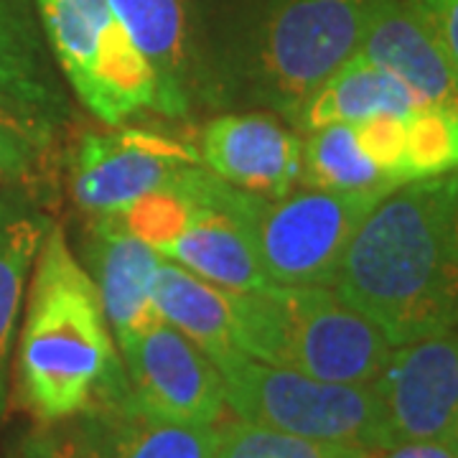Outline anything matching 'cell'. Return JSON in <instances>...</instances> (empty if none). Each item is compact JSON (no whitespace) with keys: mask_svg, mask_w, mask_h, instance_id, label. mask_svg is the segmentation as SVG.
<instances>
[{"mask_svg":"<svg viewBox=\"0 0 458 458\" xmlns=\"http://www.w3.org/2000/svg\"><path fill=\"white\" fill-rule=\"evenodd\" d=\"M393 346L458 328V171L400 183L352 237L331 285Z\"/></svg>","mask_w":458,"mask_h":458,"instance_id":"cell-1","label":"cell"},{"mask_svg":"<svg viewBox=\"0 0 458 458\" xmlns=\"http://www.w3.org/2000/svg\"><path fill=\"white\" fill-rule=\"evenodd\" d=\"M16 379L23 408L44 426L131 400L128 372L98 285L56 225L33 262Z\"/></svg>","mask_w":458,"mask_h":458,"instance_id":"cell-2","label":"cell"},{"mask_svg":"<svg viewBox=\"0 0 458 458\" xmlns=\"http://www.w3.org/2000/svg\"><path fill=\"white\" fill-rule=\"evenodd\" d=\"M367 0H262L197 54L199 99L298 123L311 95L361 44Z\"/></svg>","mask_w":458,"mask_h":458,"instance_id":"cell-3","label":"cell"},{"mask_svg":"<svg viewBox=\"0 0 458 458\" xmlns=\"http://www.w3.org/2000/svg\"><path fill=\"white\" fill-rule=\"evenodd\" d=\"M232 313L240 352L316 379L372 385L393 354L385 334L324 285L232 291Z\"/></svg>","mask_w":458,"mask_h":458,"instance_id":"cell-4","label":"cell"},{"mask_svg":"<svg viewBox=\"0 0 458 458\" xmlns=\"http://www.w3.org/2000/svg\"><path fill=\"white\" fill-rule=\"evenodd\" d=\"M227 405L237 418L303 438L387 448L385 415L372 385H342L265 364L229 346L214 354Z\"/></svg>","mask_w":458,"mask_h":458,"instance_id":"cell-5","label":"cell"},{"mask_svg":"<svg viewBox=\"0 0 458 458\" xmlns=\"http://www.w3.org/2000/svg\"><path fill=\"white\" fill-rule=\"evenodd\" d=\"M397 186L361 191L311 189L280 199L240 191L237 216L270 283L331 288L352 237Z\"/></svg>","mask_w":458,"mask_h":458,"instance_id":"cell-6","label":"cell"},{"mask_svg":"<svg viewBox=\"0 0 458 458\" xmlns=\"http://www.w3.org/2000/svg\"><path fill=\"white\" fill-rule=\"evenodd\" d=\"M54 62L89 113L105 125L156 110L158 80L117 23L107 0H36Z\"/></svg>","mask_w":458,"mask_h":458,"instance_id":"cell-7","label":"cell"},{"mask_svg":"<svg viewBox=\"0 0 458 458\" xmlns=\"http://www.w3.org/2000/svg\"><path fill=\"white\" fill-rule=\"evenodd\" d=\"M199 164L197 148L117 125V131L84 132L77 140L69 186L77 207L87 214H120Z\"/></svg>","mask_w":458,"mask_h":458,"instance_id":"cell-8","label":"cell"},{"mask_svg":"<svg viewBox=\"0 0 458 458\" xmlns=\"http://www.w3.org/2000/svg\"><path fill=\"white\" fill-rule=\"evenodd\" d=\"M117 349L138 410L183 426H214L225 418L222 372L179 328L161 321Z\"/></svg>","mask_w":458,"mask_h":458,"instance_id":"cell-9","label":"cell"},{"mask_svg":"<svg viewBox=\"0 0 458 458\" xmlns=\"http://www.w3.org/2000/svg\"><path fill=\"white\" fill-rule=\"evenodd\" d=\"M387 445L454 441L458 426V328L393 346L372 382Z\"/></svg>","mask_w":458,"mask_h":458,"instance_id":"cell-10","label":"cell"},{"mask_svg":"<svg viewBox=\"0 0 458 458\" xmlns=\"http://www.w3.org/2000/svg\"><path fill=\"white\" fill-rule=\"evenodd\" d=\"M183 189L189 209L174 240L161 250L165 260L234 293L270 285L237 216L240 189L214 176L204 164L183 174Z\"/></svg>","mask_w":458,"mask_h":458,"instance_id":"cell-11","label":"cell"},{"mask_svg":"<svg viewBox=\"0 0 458 458\" xmlns=\"http://www.w3.org/2000/svg\"><path fill=\"white\" fill-rule=\"evenodd\" d=\"M0 114L49 143L72 120L69 84L54 62L36 0H0Z\"/></svg>","mask_w":458,"mask_h":458,"instance_id":"cell-12","label":"cell"},{"mask_svg":"<svg viewBox=\"0 0 458 458\" xmlns=\"http://www.w3.org/2000/svg\"><path fill=\"white\" fill-rule=\"evenodd\" d=\"M199 148L204 168L250 194L280 199L301 181L303 143L270 114H219L207 123Z\"/></svg>","mask_w":458,"mask_h":458,"instance_id":"cell-13","label":"cell"},{"mask_svg":"<svg viewBox=\"0 0 458 458\" xmlns=\"http://www.w3.org/2000/svg\"><path fill=\"white\" fill-rule=\"evenodd\" d=\"M84 258L117 346L164 321L153 303V278L164 255L132 234L117 214L92 219Z\"/></svg>","mask_w":458,"mask_h":458,"instance_id":"cell-14","label":"cell"},{"mask_svg":"<svg viewBox=\"0 0 458 458\" xmlns=\"http://www.w3.org/2000/svg\"><path fill=\"white\" fill-rule=\"evenodd\" d=\"M360 54L408 87L420 107L458 110V74L403 0H367Z\"/></svg>","mask_w":458,"mask_h":458,"instance_id":"cell-15","label":"cell"},{"mask_svg":"<svg viewBox=\"0 0 458 458\" xmlns=\"http://www.w3.org/2000/svg\"><path fill=\"white\" fill-rule=\"evenodd\" d=\"M117 23L143 51L158 80V113L186 114L199 99L197 33L189 0H107Z\"/></svg>","mask_w":458,"mask_h":458,"instance_id":"cell-16","label":"cell"},{"mask_svg":"<svg viewBox=\"0 0 458 458\" xmlns=\"http://www.w3.org/2000/svg\"><path fill=\"white\" fill-rule=\"evenodd\" d=\"M54 225L21 186L0 191V420L8 410V375L26 283L47 232Z\"/></svg>","mask_w":458,"mask_h":458,"instance_id":"cell-17","label":"cell"},{"mask_svg":"<svg viewBox=\"0 0 458 458\" xmlns=\"http://www.w3.org/2000/svg\"><path fill=\"white\" fill-rule=\"evenodd\" d=\"M420 102L390 72L372 64L360 51L339 66L303 105L295 128L313 132L339 123H361L372 114H410Z\"/></svg>","mask_w":458,"mask_h":458,"instance_id":"cell-18","label":"cell"},{"mask_svg":"<svg viewBox=\"0 0 458 458\" xmlns=\"http://www.w3.org/2000/svg\"><path fill=\"white\" fill-rule=\"evenodd\" d=\"M153 303L165 324L179 328L209 357L232 344V291H225L179 262L161 260L153 278ZM237 349V346H234Z\"/></svg>","mask_w":458,"mask_h":458,"instance_id":"cell-19","label":"cell"},{"mask_svg":"<svg viewBox=\"0 0 458 458\" xmlns=\"http://www.w3.org/2000/svg\"><path fill=\"white\" fill-rule=\"evenodd\" d=\"M105 458H212L214 426H183L148 415L131 400L89 412Z\"/></svg>","mask_w":458,"mask_h":458,"instance_id":"cell-20","label":"cell"},{"mask_svg":"<svg viewBox=\"0 0 458 458\" xmlns=\"http://www.w3.org/2000/svg\"><path fill=\"white\" fill-rule=\"evenodd\" d=\"M311 189L328 191H361L377 186H394L382 176L357 140L349 123L327 125L311 132L301 148V181Z\"/></svg>","mask_w":458,"mask_h":458,"instance_id":"cell-21","label":"cell"},{"mask_svg":"<svg viewBox=\"0 0 458 458\" xmlns=\"http://www.w3.org/2000/svg\"><path fill=\"white\" fill-rule=\"evenodd\" d=\"M367 454L352 443L303 438L242 418L214 423L212 458H367Z\"/></svg>","mask_w":458,"mask_h":458,"instance_id":"cell-22","label":"cell"},{"mask_svg":"<svg viewBox=\"0 0 458 458\" xmlns=\"http://www.w3.org/2000/svg\"><path fill=\"white\" fill-rule=\"evenodd\" d=\"M458 171V110L418 107L405 114L400 183Z\"/></svg>","mask_w":458,"mask_h":458,"instance_id":"cell-23","label":"cell"},{"mask_svg":"<svg viewBox=\"0 0 458 458\" xmlns=\"http://www.w3.org/2000/svg\"><path fill=\"white\" fill-rule=\"evenodd\" d=\"M5 458H105L99 430L89 412L72 420L36 428Z\"/></svg>","mask_w":458,"mask_h":458,"instance_id":"cell-24","label":"cell"},{"mask_svg":"<svg viewBox=\"0 0 458 458\" xmlns=\"http://www.w3.org/2000/svg\"><path fill=\"white\" fill-rule=\"evenodd\" d=\"M357 140L367 158L382 171V176L400 186V165L405 156V117L382 113L354 123Z\"/></svg>","mask_w":458,"mask_h":458,"instance_id":"cell-25","label":"cell"},{"mask_svg":"<svg viewBox=\"0 0 458 458\" xmlns=\"http://www.w3.org/2000/svg\"><path fill=\"white\" fill-rule=\"evenodd\" d=\"M49 146L47 138L0 114V181L18 183L26 179Z\"/></svg>","mask_w":458,"mask_h":458,"instance_id":"cell-26","label":"cell"},{"mask_svg":"<svg viewBox=\"0 0 458 458\" xmlns=\"http://www.w3.org/2000/svg\"><path fill=\"white\" fill-rule=\"evenodd\" d=\"M426 23L458 74V0H403Z\"/></svg>","mask_w":458,"mask_h":458,"instance_id":"cell-27","label":"cell"},{"mask_svg":"<svg viewBox=\"0 0 458 458\" xmlns=\"http://www.w3.org/2000/svg\"><path fill=\"white\" fill-rule=\"evenodd\" d=\"M367 458H458L456 441H405L369 451Z\"/></svg>","mask_w":458,"mask_h":458,"instance_id":"cell-28","label":"cell"},{"mask_svg":"<svg viewBox=\"0 0 458 458\" xmlns=\"http://www.w3.org/2000/svg\"><path fill=\"white\" fill-rule=\"evenodd\" d=\"M454 441H456V445H458V426H456V436H454Z\"/></svg>","mask_w":458,"mask_h":458,"instance_id":"cell-29","label":"cell"},{"mask_svg":"<svg viewBox=\"0 0 458 458\" xmlns=\"http://www.w3.org/2000/svg\"><path fill=\"white\" fill-rule=\"evenodd\" d=\"M3 117H5V114H3Z\"/></svg>","mask_w":458,"mask_h":458,"instance_id":"cell-30","label":"cell"}]
</instances>
